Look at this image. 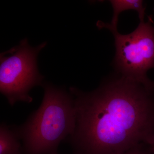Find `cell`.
<instances>
[{"label": "cell", "mask_w": 154, "mask_h": 154, "mask_svg": "<svg viewBox=\"0 0 154 154\" xmlns=\"http://www.w3.org/2000/svg\"><path fill=\"white\" fill-rule=\"evenodd\" d=\"M46 44L33 48L25 38L19 45L1 54L0 91L12 106L19 101L32 102L30 90L43 84L44 77L37 69V57Z\"/></svg>", "instance_id": "cell-3"}, {"label": "cell", "mask_w": 154, "mask_h": 154, "mask_svg": "<svg viewBox=\"0 0 154 154\" xmlns=\"http://www.w3.org/2000/svg\"><path fill=\"white\" fill-rule=\"evenodd\" d=\"M115 40L116 69L122 76L154 88L147 74L154 68V23L151 17L140 22L131 33L122 34L112 30Z\"/></svg>", "instance_id": "cell-4"}, {"label": "cell", "mask_w": 154, "mask_h": 154, "mask_svg": "<svg viewBox=\"0 0 154 154\" xmlns=\"http://www.w3.org/2000/svg\"><path fill=\"white\" fill-rule=\"evenodd\" d=\"M153 150H154V146H153Z\"/></svg>", "instance_id": "cell-8"}, {"label": "cell", "mask_w": 154, "mask_h": 154, "mask_svg": "<svg viewBox=\"0 0 154 154\" xmlns=\"http://www.w3.org/2000/svg\"><path fill=\"white\" fill-rule=\"evenodd\" d=\"M42 86L44 94L39 108L22 125L14 127L23 143V154H57L61 142L75 129L72 95L50 83Z\"/></svg>", "instance_id": "cell-2"}, {"label": "cell", "mask_w": 154, "mask_h": 154, "mask_svg": "<svg viewBox=\"0 0 154 154\" xmlns=\"http://www.w3.org/2000/svg\"><path fill=\"white\" fill-rule=\"evenodd\" d=\"M75 110L73 132L66 140L76 154H122L154 146V88L120 76L94 91L69 88Z\"/></svg>", "instance_id": "cell-1"}, {"label": "cell", "mask_w": 154, "mask_h": 154, "mask_svg": "<svg viewBox=\"0 0 154 154\" xmlns=\"http://www.w3.org/2000/svg\"><path fill=\"white\" fill-rule=\"evenodd\" d=\"M139 146H138L135 147L129 150L128 151L125 152L123 153L122 154H145L142 152L139 151L138 147Z\"/></svg>", "instance_id": "cell-7"}, {"label": "cell", "mask_w": 154, "mask_h": 154, "mask_svg": "<svg viewBox=\"0 0 154 154\" xmlns=\"http://www.w3.org/2000/svg\"><path fill=\"white\" fill-rule=\"evenodd\" d=\"M14 127L5 123L0 127V154H23L22 146Z\"/></svg>", "instance_id": "cell-6"}, {"label": "cell", "mask_w": 154, "mask_h": 154, "mask_svg": "<svg viewBox=\"0 0 154 154\" xmlns=\"http://www.w3.org/2000/svg\"><path fill=\"white\" fill-rule=\"evenodd\" d=\"M113 10V16L111 23L99 22L101 28H106L108 30H117L119 16L122 12L128 10L136 11L138 14L140 22L144 21L145 14V6L143 2L141 0H110L109 1Z\"/></svg>", "instance_id": "cell-5"}]
</instances>
